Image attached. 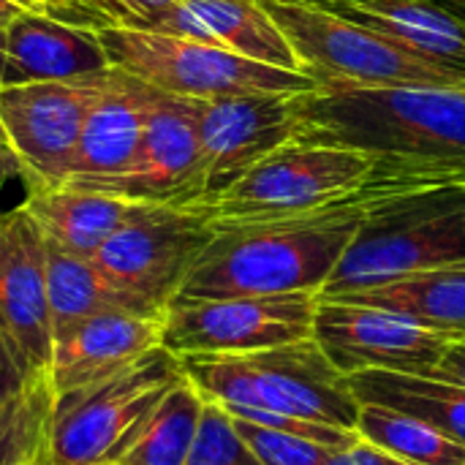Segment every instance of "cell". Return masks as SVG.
<instances>
[{"instance_id": "6da1fadb", "label": "cell", "mask_w": 465, "mask_h": 465, "mask_svg": "<svg viewBox=\"0 0 465 465\" xmlns=\"http://www.w3.org/2000/svg\"><path fill=\"white\" fill-rule=\"evenodd\" d=\"M401 180L371 172L368 183L322 210L248 223H221L196 256L172 305L322 292L346 248L357 237L371 204L390 193H409ZM169 305V308H172Z\"/></svg>"}, {"instance_id": "7a4b0ae2", "label": "cell", "mask_w": 465, "mask_h": 465, "mask_svg": "<svg viewBox=\"0 0 465 465\" xmlns=\"http://www.w3.org/2000/svg\"><path fill=\"white\" fill-rule=\"evenodd\" d=\"M297 139L368 153L414 188L465 183V87H319L300 95Z\"/></svg>"}, {"instance_id": "3957f363", "label": "cell", "mask_w": 465, "mask_h": 465, "mask_svg": "<svg viewBox=\"0 0 465 465\" xmlns=\"http://www.w3.org/2000/svg\"><path fill=\"white\" fill-rule=\"evenodd\" d=\"M455 264H465V183L390 193L371 204L319 300Z\"/></svg>"}, {"instance_id": "277c9868", "label": "cell", "mask_w": 465, "mask_h": 465, "mask_svg": "<svg viewBox=\"0 0 465 465\" xmlns=\"http://www.w3.org/2000/svg\"><path fill=\"white\" fill-rule=\"evenodd\" d=\"M185 379L221 406L267 409L357 433L362 403L313 338L253 354L180 357Z\"/></svg>"}, {"instance_id": "5b68a950", "label": "cell", "mask_w": 465, "mask_h": 465, "mask_svg": "<svg viewBox=\"0 0 465 465\" xmlns=\"http://www.w3.org/2000/svg\"><path fill=\"white\" fill-rule=\"evenodd\" d=\"M183 379L180 357L161 346L112 379L57 395L44 465H114Z\"/></svg>"}, {"instance_id": "8992f818", "label": "cell", "mask_w": 465, "mask_h": 465, "mask_svg": "<svg viewBox=\"0 0 465 465\" xmlns=\"http://www.w3.org/2000/svg\"><path fill=\"white\" fill-rule=\"evenodd\" d=\"M109 65L180 98H221L256 93H313L322 84L300 71L275 68L218 44L147 33L134 27L95 30Z\"/></svg>"}, {"instance_id": "52a82bcc", "label": "cell", "mask_w": 465, "mask_h": 465, "mask_svg": "<svg viewBox=\"0 0 465 465\" xmlns=\"http://www.w3.org/2000/svg\"><path fill=\"white\" fill-rule=\"evenodd\" d=\"M297 52L308 76L322 87H465L395 41L308 3L264 5Z\"/></svg>"}, {"instance_id": "ba28073f", "label": "cell", "mask_w": 465, "mask_h": 465, "mask_svg": "<svg viewBox=\"0 0 465 465\" xmlns=\"http://www.w3.org/2000/svg\"><path fill=\"white\" fill-rule=\"evenodd\" d=\"M373 166L376 161L368 153L294 139L248 169L215 202L196 210L207 213L215 226L302 215L357 193Z\"/></svg>"}, {"instance_id": "9c48e42d", "label": "cell", "mask_w": 465, "mask_h": 465, "mask_svg": "<svg viewBox=\"0 0 465 465\" xmlns=\"http://www.w3.org/2000/svg\"><path fill=\"white\" fill-rule=\"evenodd\" d=\"M316 292L232 297L172 305L163 319V349L188 354H253L313 338Z\"/></svg>"}, {"instance_id": "30bf717a", "label": "cell", "mask_w": 465, "mask_h": 465, "mask_svg": "<svg viewBox=\"0 0 465 465\" xmlns=\"http://www.w3.org/2000/svg\"><path fill=\"white\" fill-rule=\"evenodd\" d=\"M215 237L207 213L147 204L112 234L93 262L125 292L166 316L196 256Z\"/></svg>"}, {"instance_id": "8fae6325", "label": "cell", "mask_w": 465, "mask_h": 465, "mask_svg": "<svg viewBox=\"0 0 465 465\" xmlns=\"http://www.w3.org/2000/svg\"><path fill=\"white\" fill-rule=\"evenodd\" d=\"M106 74L79 82L0 87V123L22 161L27 191L60 188L71 180L84 120L104 90Z\"/></svg>"}, {"instance_id": "7c38bea8", "label": "cell", "mask_w": 465, "mask_h": 465, "mask_svg": "<svg viewBox=\"0 0 465 465\" xmlns=\"http://www.w3.org/2000/svg\"><path fill=\"white\" fill-rule=\"evenodd\" d=\"M204 158V204L300 134V95L256 93L191 98Z\"/></svg>"}, {"instance_id": "4fadbf2b", "label": "cell", "mask_w": 465, "mask_h": 465, "mask_svg": "<svg viewBox=\"0 0 465 465\" xmlns=\"http://www.w3.org/2000/svg\"><path fill=\"white\" fill-rule=\"evenodd\" d=\"M74 188L109 193L136 204L199 207L204 202V158L191 98L161 93L150 109L142 144L125 172Z\"/></svg>"}, {"instance_id": "5bb4252c", "label": "cell", "mask_w": 465, "mask_h": 465, "mask_svg": "<svg viewBox=\"0 0 465 465\" xmlns=\"http://www.w3.org/2000/svg\"><path fill=\"white\" fill-rule=\"evenodd\" d=\"M46 240L22 204L0 213V343L25 381L52 362Z\"/></svg>"}, {"instance_id": "9a60e30c", "label": "cell", "mask_w": 465, "mask_h": 465, "mask_svg": "<svg viewBox=\"0 0 465 465\" xmlns=\"http://www.w3.org/2000/svg\"><path fill=\"white\" fill-rule=\"evenodd\" d=\"M313 341L343 376L390 371L433 379L450 349L444 335L422 330L390 311L338 300H319Z\"/></svg>"}, {"instance_id": "2e32d148", "label": "cell", "mask_w": 465, "mask_h": 465, "mask_svg": "<svg viewBox=\"0 0 465 465\" xmlns=\"http://www.w3.org/2000/svg\"><path fill=\"white\" fill-rule=\"evenodd\" d=\"M163 346V319L101 313L90 316L52 341L46 379L54 398L112 379Z\"/></svg>"}, {"instance_id": "e0dca14e", "label": "cell", "mask_w": 465, "mask_h": 465, "mask_svg": "<svg viewBox=\"0 0 465 465\" xmlns=\"http://www.w3.org/2000/svg\"><path fill=\"white\" fill-rule=\"evenodd\" d=\"M109 57L95 30L25 11L3 30L0 87L35 82H79L106 74Z\"/></svg>"}, {"instance_id": "ac0fdd59", "label": "cell", "mask_w": 465, "mask_h": 465, "mask_svg": "<svg viewBox=\"0 0 465 465\" xmlns=\"http://www.w3.org/2000/svg\"><path fill=\"white\" fill-rule=\"evenodd\" d=\"M147 33L218 44L234 54L305 74L297 52L256 0H180L155 16Z\"/></svg>"}, {"instance_id": "d6986e66", "label": "cell", "mask_w": 465, "mask_h": 465, "mask_svg": "<svg viewBox=\"0 0 465 465\" xmlns=\"http://www.w3.org/2000/svg\"><path fill=\"white\" fill-rule=\"evenodd\" d=\"M155 95L158 90L147 82L112 68L95 106L84 120L74 172L65 185L109 180L125 172L142 144Z\"/></svg>"}, {"instance_id": "ffe728a7", "label": "cell", "mask_w": 465, "mask_h": 465, "mask_svg": "<svg viewBox=\"0 0 465 465\" xmlns=\"http://www.w3.org/2000/svg\"><path fill=\"white\" fill-rule=\"evenodd\" d=\"M308 5L373 30L465 82V25L433 0H308Z\"/></svg>"}, {"instance_id": "44dd1931", "label": "cell", "mask_w": 465, "mask_h": 465, "mask_svg": "<svg viewBox=\"0 0 465 465\" xmlns=\"http://www.w3.org/2000/svg\"><path fill=\"white\" fill-rule=\"evenodd\" d=\"M22 207L27 210L46 242L68 253L93 259L98 248L125 223H131L147 204L74 185H60L27 191Z\"/></svg>"}, {"instance_id": "7402d4cb", "label": "cell", "mask_w": 465, "mask_h": 465, "mask_svg": "<svg viewBox=\"0 0 465 465\" xmlns=\"http://www.w3.org/2000/svg\"><path fill=\"white\" fill-rule=\"evenodd\" d=\"M335 300L390 311L422 330L444 335L450 343H465V264L414 272Z\"/></svg>"}, {"instance_id": "603a6c76", "label": "cell", "mask_w": 465, "mask_h": 465, "mask_svg": "<svg viewBox=\"0 0 465 465\" xmlns=\"http://www.w3.org/2000/svg\"><path fill=\"white\" fill-rule=\"evenodd\" d=\"M46 300L52 319V338L68 327L101 316V313H131L147 319H166L147 302L120 289L93 259L68 253L46 242Z\"/></svg>"}, {"instance_id": "cb8c5ba5", "label": "cell", "mask_w": 465, "mask_h": 465, "mask_svg": "<svg viewBox=\"0 0 465 465\" xmlns=\"http://www.w3.org/2000/svg\"><path fill=\"white\" fill-rule=\"evenodd\" d=\"M360 403L403 411L455 444L465 447V387L390 371H362L349 376Z\"/></svg>"}, {"instance_id": "d4e9b609", "label": "cell", "mask_w": 465, "mask_h": 465, "mask_svg": "<svg viewBox=\"0 0 465 465\" xmlns=\"http://www.w3.org/2000/svg\"><path fill=\"white\" fill-rule=\"evenodd\" d=\"M202 409V392L183 379L153 409L114 465H185L199 430Z\"/></svg>"}, {"instance_id": "484cf974", "label": "cell", "mask_w": 465, "mask_h": 465, "mask_svg": "<svg viewBox=\"0 0 465 465\" xmlns=\"http://www.w3.org/2000/svg\"><path fill=\"white\" fill-rule=\"evenodd\" d=\"M357 436L411 465H465L463 444L395 409L362 403Z\"/></svg>"}, {"instance_id": "4316f807", "label": "cell", "mask_w": 465, "mask_h": 465, "mask_svg": "<svg viewBox=\"0 0 465 465\" xmlns=\"http://www.w3.org/2000/svg\"><path fill=\"white\" fill-rule=\"evenodd\" d=\"M54 392L46 376L0 403V465H44Z\"/></svg>"}, {"instance_id": "83f0119b", "label": "cell", "mask_w": 465, "mask_h": 465, "mask_svg": "<svg viewBox=\"0 0 465 465\" xmlns=\"http://www.w3.org/2000/svg\"><path fill=\"white\" fill-rule=\"evenodd\" d=\"M185 465H262V460L240 436L234 417L221 403L204 398L199 430Z\"/></svg>"}, {"instance_id": "f1b7e54d", "label": "cell", "mask_w": 465, "mask_h": 465, "mask_svg": "<svg viewBox=\"0 0 465 465\" xmlns=\"http://www.w3.org/2000/svg\"><path fill=\"white\" fill-rule=\"evenodd\" d=\"M240 436L248 441V447L256 452V458L262 465H324L327 455L332 450L311 444L305 439L289 436V433H278V430H267L242 420H234Z\"/></svg>"}, {"instance_id": "f546056e", "label": "cell", "mask_w": 465, "mask_h": 465, "mask_svg": "<svg viewBox=\"0 0 465 465\" xmlns=\"http://www.w3.org/2000/svg\"><path fill=\"white\" fill-rule=\"evenodd\" d=\"M180 0H82L79 27H134L147 30V25L177 5Z\"/></svg>"}, {"instance_id": "4dcf8cb0", "label": "cell", "mask_w": 465, "mask_h": 465, "mask_svg": "<svg viewBox=\"0 0 465 465\" xmlns=\"http://www.w3.org/2000/svg\"><path fill=\"white\" fill-rule=\"evenodd\" d=\"M324 465H411L406 463V460H401V458H395V455H390V452H384V450H379V447H373V444H368V441H357V444H351L349 450H332L330 455H327V460Z\"/></svg>"}, {"instance_id": "1f68e13d", "label": "cell", "mask_w": 465, "mask_h": 465, "mask_svg": "<svg viewBox=\"0 0 465 465\" xmlns=\"http://www.w3.org/2000/svg\"><path fill=\"white\" fill-rule=\"evenodd\" d=\"M433 379L452 381V384L465 387V343H450V349L444 351Z\"/></svg>"}, {"instance_id": "d6a6232c", "label": "cell", "mask_w": 465, "mask_h": 465, "mask_svg": "<svg viewBox=\"0 0 465 465\" xmlns=\"http://www.w3.org/2000/svg\"><path fill=\"white\" fill-rule=\"evenodd\" d=\"M11 180H25V169H22V161L16 158L14 147H11V139L0 123V188Z\"/></svg>"}, {"instance_id": "836d02e7", "label": "cell", "mask_w": 465, "mask_h": 465, "mask_svg": "<svg viewBox=\"0 0 465 465\" xmlns=\"http://www.w3.org/2000/svg\"><path fill=\"white\" fill-rule=\"evenodd\" d=\"M22 387H25V379L19 376L16 365L11 362L8 351H5L3 343H0V403L8 401L11 395H16Z\"/></svg>"}, {"instance_id": "e575fe53", "label": "cell", "mask_w": 465, "mask_h": 465, "mask_svg": "<svg viewBox=\"0 0 465 465\" xmlns=\"http://www.w3.org/2000/svg\"><path fill=\"white\" fill-rule=\"evenodd\" d=\"M38 5H41L49 16H54V19H60V22L79 25V5H82V0H38Z\"/></svg>"}, {"instance_id": "d590c367", "label": "cell", "mask_w": 465, "mask_h": 465, "mask_svg": "<svg viewBox=\"0 0 465 465\" xmlns=\"http://www.w3.org/2000/svg\"><path fill=\"white\" fill-rule=\"evenodd\" d=\"M27 8H22L19 3H14V0H0V33L19 16V14H25Z\"/></svg>"}, {"instance_id": "8d00e7d4", "label": "cell", "mask_w": 465, "mask_h": 465, "mask_svg": "<svg viewBox=\"0 0 465 465\" xmlns=\"http://www.w3.org/2000/svg\"><path fill=\"white\" fill-rule=\"evenodd\" d=\"M436 5H441L444 11H450L455 19H460L465 25V0H433Z\"/></svg>"}, {"instance_id": "74e56055", "label": "cell", "mask_w": 465, "mask_h": 465, "mask_svg": "<svg viewBox=\"0 0 465 465\" xmlns=\"http://www.w3.org/2000/svg\"><path fill=\"white\" fill-rule=\"evenodd\" d=\"M14 3H19L22 8H27V11H38V14H46L41 5H38V0H14Z\"/></svg>"}, {"instance_id": "f35d334b", "label": "cell", "mask_w": 465, "mask_h": 465, "mask_svg": "<svg viewBox=\"0 0 465 465\" xmlns=\"http://www.w3.org/2000/svg\"><path fill=\"white\" fill-rule=\"evenodd\" d=\"M256 3H262V5H270V3H297V0H256ZM302 3V0H300Z\"/></svg>"}, {"instance_id": "ab89813d", "label": "cell", "mask_w": 465, "mask_h": 465, "mask_svg": "<svg viewBox=\"0 0 465 465\" xmlns=\"http://www.w3.org/2000/svg\"><path fill=\"white\" fill-rule=\"evenodd\" d=\"M0 79H3V33H0Z\"/></svg>"}, {"instance_id": "60d3db41", "label": "cell", "mask_w": 465, "mask_h": 465, "mask_svg": "<svg viewBox=\"0 0 465 465\" xmlns=\"http://www.w3.org/2000/svg\"><path fill=\"white\" fill-rule=\"evenodd\" d=\"M302 3H308V0H302ZM343 3H371V0H343Z\"/></svg>"}]
</instances>
